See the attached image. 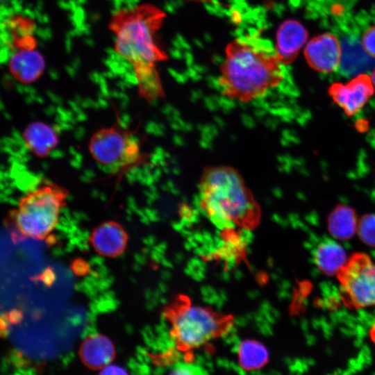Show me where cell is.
I'll list each match as a JSON object with an SVG mask.
<instances>
[{"mask_svg": "<svg viewBox=\"0 0 375 375\" xmlns=\"http://www.w3.org/2000/svg\"><path fill=\"white\" fill-rule=\"evenodd\" d=\"M198 202L203 214L222 230L249 223L257 215V206L242 178L228 167H215L203 174Z\"/></svg>", "mask_w": 375, "mask_h": 375, "instance_id": "obj_3", "label": "cell"}, {"mask_svg": "<svg viewBox=\"0 0 375 375\" xmlns=\"http://www.w3.org/2000/svg\"><path fill=\"white\" fill-rule=\"evenodd\" d=\"M357 231L360 239L367 244L375 247V215H363L358 223Z\"/></svg>", "mask_w": 375, "mask_h": 375, "instance_id": "obj_19", "label": "cell"}, {"mask_svg": "<svg viewBox=\"0 0 375 375\" xmlns=\"http://www.w3.org/2000/svg\"><path fill=\"white\" fill-rule=\"evenodd\" d=\"M165 15L158 7L145 3L120 9L110 19L115 50L132 65L135 76L156 71L157 62L167 58L156 40Z\"/></svg>", "mask_w": 375, "mask_h": 375, "instance_id": "obj_2", "label": "cell"}, {"mask_svg": "<svg viewBox=\"0 0 375 375\" xmlns=\"http://www.w3.org/2000/svg\"><path fill=\"white\" fill-rule=\"evenodd\" d=\"M12 0H0V4L3 3H7L8 2H10Z\"/></svg>", "mask_w": 375, "mask_h": 375, "instance_id": "obj_25", "label": "cell"}, {"mask_svg": "<svg viewBox=\"0 0 375 375\" xmlns=\"http://www.w3.org/2000/svg\"><path fill=\"white\" fill-rule=\"evenodd\" d=\"M88 150L98 164L114 173L125 172L142 164L147 158L136 136L120 124L94 133Z\"/></svg>", "mask_w": 375, "mask_h": 375, "instance_id": "obj_5", "label": "cell"}, {"mask_svg": "<svg viewBox=\"0 0 375 375\" xmlns=\"http://www.w3.org/2000/svg\"><path fill=\"white\" fill-rule=\"evenodd\" d=\"M90 242L100 255L114 258L125 250L128 235L117 222L106 221L97 226L91 232Z\"/></svg>", "mask_w": 375, "mask_h": 375, "instance_id": "obj_10", "label": "cell"}, {"mask_svg": "<svg viewBox=\"0 0 375 375\" xmlns=\"http://www.w3.org/2000/svg\"><path fill=\"white\" fill-rule=\"evenodd\" d=\"M101 374H127L126 370L124 368L117 366V365H108L103 369H101Z\"/></svg>", "mask_w": 375, "mask_h": 375, "instance_id": "obj_22", "label": "cell"}, {"mask_svg": "<svg viewBox=\"0 0 375 375\" xmlns=\"http://www.w3.org/2000/svg\"><path fill=\"white\" fill-rule=\"evenodd\" d=\"M78 354L82 362L89 369H101L113 360L115 349L107 336L93 334L83 341Z\"/></svg>", "mask_w": 375, "mask_h": 375, "instance_id": "obj_12", "label": "cell"}, {"mask_svg": "<svg viewBox=\"0 0 375 375\" xmlns=\"http://www.w3.org/2000/svg\"><path fill=\"white\" fill-rule=\"evenodd\" d=\"M341 47L339 68L343 75L357 76L373 66L374 60L366 53L361 42L355 38H347L341 43Z\"/></svg>", "mask_w": 375, "mask_h": 375, "instance_id": "obj_15", "label": "cell"}, {"mask_svg": "<svg viewBox=\"0 0 375 375\" xmlns=\"http://www.w3.org/2000/svg\"><path fill=\"white\" fill-rule=\"evenodd\" d=\"M69 190L56 183H46L23 196L10 214L21 235L42 240L56 227Z\"/></svg>", "mask_w": 375, "mask_h": 375, "instance_id": "obj_4", "label": "cell"}, {"mask_svg": "<svg viewBox=\"0 0 375 375\" xmlns=\"http://www.w3.org/2000/svg\"><path fill=\"white\" fill-rule=\"evenodd\" d=\"M304 56L312 69L323 73L334 72L340 64L341 43L331 33L316 36L306 44Z\"/></svg>", "mask_w": 375, "mask_h": 375, "instance_id": "obj_9", "label": "cell"}, {"mask_svg": "<svg viewBox=\"0 0 375 375\" xmlns=\"http://www.w3.org/2000/svg\"><path fill=\"white\" fill-rule=\"evenodd\" d=\"M172 373L174 374H193L198 373V369L193 365L185 364L177 367Z\"/></svg>", "mask_w": 375, "mask_h": 375, "instance_id": "obj_21", "label": "cell"}, {"mask_svg": "<svg viewBox=\"0 0 375 375\" xmlns=\"http://www.w3.org/2000/svg\"><path fill=\"white\" fill-rule=\"evenodd\" d=\"M315 260L319 269L326 275H337L347 260L343 248L333 242H326L315 251Z\"/></svg>", "mask_w": 375, "mask_h": 375, "instance_id": "obj_18", "label": "cell"}, {"mask_svg": "<svg viewBox=\"0 0 375 375\" xmlns=\"http://www.w3.org/2000/svg\"><path fill=\"white\" fill-rule=\"evenodd\" d=\"M45 68L42 54L33 49H20L10 58L9 69L18 81L30 83L38 80Z\"/></svg>", "mask_w": 375, "mask_h": 375, "instance_id": "obj_14", "label": "cell"}, {"mask_svg": "<svg viewBox=\"0 0 375 375\" xmlns=\"http://www.w3.org/2000/svg\"><path fill=\"white\" fill-rule=\"evenodd\" d=\"M276 51L253 38H237L225 49L220 67L219 89L226 97L253 103L282 83L284 76Z\"/></svg>", "mask_w": 375, "mask_h": 375, "instance_id": "obj_1", "label": "cell"}, {"mask_svg": "<svg viewBox=\"0 0 375 375\" xmlns=\"http://www.w3.org/2000/svg\"><path fill=\"white\" fill-rule=\"evenodd\" d=\"M269 350L261 342L254 339L242 341L237 347L238 362L247 371L258 370L268 362Z\"/></svg>", "mask_w": 375, "mask_h": 375, "instance_id": "obj_16", "label": "cell"}, {"mask_svg": "<svg viewBox=\"0 0 375 375\" xmlns=\"http://www.w3.org/2000/svg\"><path fill=\"white\" fill-rule=\"evenodd\" d=\"M370 337L373 342L375 343V322L374 324L372 325L371 330H370Z\"/></svg>", "mask_w": 375, "mask_h": 375, "instance_id": "obj_23", "label": "cell"}, {"mask_svg": "<svg viewBox=\"0 0 375 375\" xmlns=\"http://www.w3.org/2000/svg\"><path fill=\"white\" fill-rule=\"evenodd\" d=\"M361 43L366 53L375 58V25L369 27L365 31Z\"/></svg>", "mask_w": 375, "mask_h": 375, "instance_id": "obj_20", "label": "cell"}, {"mask_svg": "<svg viewBox=\"0 0 375 375\" xmlns=\"http://www.w3.org/2000/svg\"><path fill=\"white\" fill-rule=\"evenodd\" d=\"M307 37L306 28L296 20H287L279 26L275 51L282 65H290L294 62Z\"/></svg>", "mask_w": 375, "mask_h": 375, "instance_id": "obj_11", "label": "cell"}, {"mask_svg": "<svg viewBox=\"0 0 375 375\" xmlns=\"http://www.w3.org/2000/svg\"><path fill=\"white\" fill-rule=\"evenodd\" d=\"M370 77H371V79H372V82L373 83L374 92H375V69L373 71V72H372Z\"/></svg>", "mask_w": 375, "mask_h": 375, "instance_id": "obj_24", "label": "cell"}, {"mask_svg": "<svg viewBox=\"0 0 375 375\" xmlns=\"http://www.w3.org/2000/svg\"><path fill=\"white\" fill-rule=\"evenodd\" d=\"M341 299L349 308L375 306V264L365 253H357L347 260L336 275Z\"/></svg>", "mask_w": 375, "mask_h": 375, "instance_id": "obj_7", "label": "cell"}, {"mask_svg": "<svg viewBox=\"0 0 375 375\" xmlns=\"http://www.w3.org/2000/svg\"><path fill=\"white\" fill-rule=\"evenodd\" d=\"M328 227L331 235L336 238L340 240L351 238L358 228L355 211L346 205H338L328 217Z\"/></svg>", "mask_w": 375, "mask_h": 375, "instance_id": "obj_17", "label": "cell"}, {"mask_svg": "<svg viewBox=\"0 0 375 375\" xmlns=\"http://www.w3.org/2000/svg\"><path fill=\"white\" fill-rule=\"evenodd\" d=\"M22 138L26 147L39 158L47 157L58 146L59 135L50 125L43 122H34L24 129Z\"/></svg>", "mask_w": 375, "mask_h": 375, "instance_id": "obj_13", "label": "cell"}, {"mask_svg": "<svg viewBox=\"0 0 375 375\" xmlns=\"http://www.w3.org/2000/svg\"><path fill=\"white\" fill-rule=\"evenodd\" d=\"M172 324L171 334L183 349L199 347L212 340L221 328L218 317L201 306L182 304L167 312Z\"/></svg>", "mask_w": 375, "mask_h": 375, "instance_id": "obj_6", "label": "cell"}, {"mask_svg": "<svg viewBox=\"0 0 375 375\" xmlns=\"http://www.w3.org/2000/svg\"><path fill=\"white\" fill-rule=\"evenodd\" d=\"M332 99L348 116L359 112L374 92L371 77L360 74L346 84L335 83L329 88Z\"/></svg>", "mask_w": 375, "mask_h": 375, "instance_id": "obj_8", "label": "cell"}]
</instances>
